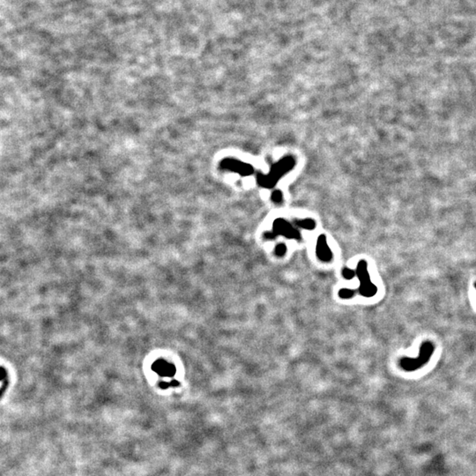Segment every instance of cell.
<instances>
[{
	"mask_svg": "<svg viewBox=\"0 0 476 476\" xmlns=\"http://www.w3.org/2000/svg\"><path fill=\"white\" fill-rule=\"evenodd\" d=\"M435 351V347L431 341H424L421 345L420 352L417 357H403L400 360V368L404 370L405 371L412 372L419 369L423 367L428 364L430 360L433 353Z\"/></svg>",
	"mask_w": 476,
	"mask_h": 476,
	"instance_id": "obj_1",
	"label": "cell"
},
{
	"mask_svg": "<svg viewBox=\"0 0 476 476\" xmlns=\"http://www.w3.org/2000/svg\"><path fill=\"white\" fill-rule=\"evenodd\" d=\"M356 276L360 280V287L356 290L355 293L358 292L361 296L364 297H372L376 295L377 292V288L375 284H373L370 277V273L368 272V264L365 260H362L358 262L357 267H356Z\"/></svg>",
	"mask_w": 476,
	"mask_h": 476,
	"instance_id": "obj_2",
	"label": "cell"
},
{
	"mask_svg": "<svg viewBox=\"0 0 476 476\" xmlns=\"http://www.w3.org/2000/svg\"><path fill=\"white\" fill-rule=\"evenodd\" d=\"M317 256L323 262H329L332 260V252L329 248L328 244L326 243V237L324 235L319 236L317 242Z\"/></svg>",
	"mask_w": 476,
	"mask_h": 476,
	"instance_id": "obj_3",
	"label": "cell"
},
{
	"mask_svg": "<svg viewBox=\"0 0 476 476\" xmlns=\"http://www.w3.org/2000/svg\"><path fill=\"white\" fill-rule=\"evenodd\" d=\"M282 234L288 238H299V233L284 220H278L274 223V236Z\"/></svg>",
	"mask_w": 476,
	"mask_h": 476,
	"instance_id": "obj_4",
	"label": "cell"
},
{
	"mask_svg": "<svg viewBox=\"0 0 476 476\" xmlns=\"http://www.w3.org/2000/svg\"><path fill=\"white\" fill-rule=\"evenodd\" d=\"M355 290L354 289H348V288H342L339 292V296L342 299H349L355 296Z\"/></svg>",
	"mask_w": 476,
	"mask_h": 476,
	"instance_id": "obj_5",
	"label": "cell"
},
{
	"mask_svg": "<svg viewBox=\"0 0 476 476\" xmlns=\"http://www.w3.org/2000/svg\"><path fill=\"white\" fill-rule=\"evenodd\" d=\"M342 275L346 280H351L354 277L356 276V271H353L352 269L346 267L342 270Z\"/></svg>",
	"mask_w": 476,
	"mask_h": 476,
	"instance_id": "obj_6",
	"label": "cell"
},
{
	"mask_svg": "<svg viewBox=\"0 0 476 476\" xmlns=\"http://www.w3.org/2000/svg\"><path fill=\"white\" fill-rule=\"evenodd\" d=\"M296 223L299 225L300 227H302V228H307V229H313L314 227H315L314 221L310 220H303V221L296 222Z\"/></svg>",
	"mask_w": 476,
	"mask_h": 476,
	"instance_id": "obj_7",
	"label": "cell"
},
{
	"mask_svg": "<svg viewBox=\"0 0 476 476\" xmlns=\"http://www.w3.org/2000/svg\"><path fill=\"white\" fill-rule=\"evenodd\" d=\"M286 252H287V247H286V245H285V244H278L276 247H275V254H276V256H284Z\"/></svg>",
	"mask_w": 476,
	"mask_h": 476,
	"instance_id": "obj_8",
	"label": "cell"
},
{
	"mask_svg": "<svg viewBox=\"0 0 476 476\" xmlns=\"http://www.w3.org/2000/svg\"><path fill=\"white\" fill-rule=\"evenodd\" d=\"M475 287H476V283H475Z\"/></svg>",
	"mask_w": 476,
	"mask_h": 476,
	"instance_id": "obj_9",
	"label": "cell"
}]
</instances>
